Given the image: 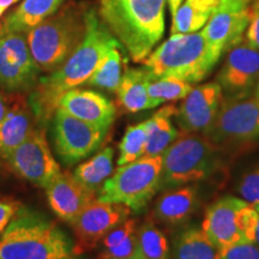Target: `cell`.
Segmentation results:
<instances>
[{
    "mask_svg": "<svg viewBox=\"0 0 259 259\" xmlns=\"http://www.w3.org/2000/svg\"><path fill=\"white\" fill-rule=\"evenodd\" d=\"M18 2H21V0H0V9L6 11V9H9L10 6H12Z\"/></svg>",
    "mask_w": 259,
    "mask_h": 259,
    "instance_id": "f35d334b",
    "label": "cell"
},
{
    "mask_svg": "<svg viewBox=\"0 0 259 259\" xmlns=\"http://www.w3.org/2000/svg\"><path fill=\"white\" fill-rule=\"evenodd\" d=\"M139 248L145 259H170L166 235L153 222H147L137 231Z\"/></svg>",
    "mask_w": 259,
    "mask_h": 259,
    "instance_id": "f1b7e54d",
    "label": "cell"
},
{
    "mask_svg": "<svg viewBox=\"0 0 259 259\" xmlns=\"http://www.w3.org/2000/svg\"><path fill=\"white\" fill-rule=\"evenodd\" d=\"M160 190L206 179L216 167V150L209 138L196 134L178 137L161 155Z\"/></svg>",
    "mask_w": 259,
    "mask_h": 259,
    "instance_id": "8992f818",
    "label": "cell"
},
{
    "mask_svg": "<svg viewBox=\"0 0 259 259\" xmlns=\"http://www.w3.org/2000/svg\"><path fill=\"white\" fill-rule=\"evenodd\" d=\"M254 208H255V210H257V211L259 212V204H258V205H254Z\"/></svg>",
    "mask_w": 259,
    "mask_h": 259,
    "instance_id": "f6af8a7d",
    "label": "cell"
},
{
    "mask_svg": "<svg viewBox=\"0 0 259 259\" xmlns=\"http://www.w3.org/2000/svg\"><path fill=\"white\" fill-rule=\"evenodd\" d=\"M241 198L251 205L259 204V169L251 171L242 178L238 187Z\"/></svg>",
    "mask_w": 259,
    "mask_h": 259,
    "instance_id": "836d02e7",
    "label": "cell"
},
{
    "mask_svg": "<svg viewBox=\"0 0 259 259\" xmlns=\"http://www.w3.org/2000/svg\"><path fill=\"white\" fill-rule=\"evenodd\" d=\"M137 232V222L136 220L127 219L120 225H118L102 239L103 248H111L118 246L122 241L126 240L128 236Z\"/></svg>",
    "mask_w": 259,
    "mask_h": 259,
    "instance_id": "d6a6232c",
    "label": "cell"
},
{
    "mask_svg": "<svg viewBox=\"0 0 259 259\" xmlns=\"http://www.w3.org/2000/svg\"><path fill=\"white\" fill-rule=\"evenodd\" d=\"M65 2L66 0H23L3 19L5 32L29 31L57 12Z\"/></svg>",
    "mask_w": 259,
    "mask_h": 259,
    "instance_id": "44dd1931",
    "label": "cell"
},
{
    "mask_svg": "<svg viewBox=\"0 0 259 259\" xmlns=\"http://www.w3.org/2000/svg\"><path fill=\"white\" fill-rule=\"evenodd\" d=\"M79 253L59 227L25 209L0 235V259H78Z\"/></svg>",
    "mask_w": 259,
    "mask_h": 259,
    "instance_id": "3957f363",
    "label": "cell"
},
{
    "mask_svg": "<svg viewBox=\"0 0 259 259\" xmlns=\"http://www.w3.org/2000/svg\"><path fill=\"white\" fill-rule=\"evenodd\" d=\"M4 12H5V10L0 9V18H2V16H3V15H4Z\"/></svg>",
    "mask_w": 259,
    "mask_h": 259,
    "instance_id": "ee69618b",
    "label": "cell"
},
{
    "mask_svg": "<svg viewBox=\"0 0 259 259\" xmlns=\"http://www.w3.org/2000/svg\"><path fill=\"white\" fill-rule=\"evenodd\" d=\"M248 2H250V3H252V2H253V0H248Z\"/></svg>",
    "mask_w": 259,
    "mask_h": 259,
    "instance_id": "bcb514c9",
    "label": "cell"
},
{
    "mask_svg": "<svg viewBox=\"0 0 259 259\" xmlns=\"http://www.w3.org/2000/svg\"><path fill=\"white\" fill-rule=\"evenodd\" d=\"M52 210L65 222H72L90 203L97 199L96 192L87 189L73 174L60 171L46 187Z\"/></svg>",
    "mask_w": 259,
    "mask_h": 259,
    "instance_id": "e0dca14e",
    "label": "cell"
},
{
    "mask_svg": "<svg viewBox=\"0 0 259 259\" xmlns=\"http://www.w3.org/2000/svg\"><path fill=\"white\" fill-rule=\"evenodd\" d=\"M248 0H219V5L202 29L208 50L219 63L223 53L244 40L250 23Z\"/></svg>",
    "mask_w": 259,
    "mask_h": 259,
    "instance_id": "30bf717a",
    "label": "cell"
},
{
    "mask_svg": "<svg viewBox=\"0 0 259 259\" xmlns=\"http://www.w3.org/2000/svg\"><path fill=\"white\" fill-rule=\"evenodd\" d=\"M247 202L236 197H223L206 210L202 229L218 250L245 240L239 228V213Z\"/></svg>",
    "mask_w": 259,
    "mask_h": 259,
    "instance_id": "2e32d148",
    "label": "cell"
},
{
    "mask_svg": "<svg viewBox=\"0 0 259 259\" xmlns=\"http://www.w3.org/2000/svg\"><path fill=\"white\" fill-rule=\"evenodd\" d=\"M219 250L202 228L186 229L177 236L171 259H216Z\"/></svg>",
    "mask_w": 259,
    "mask_h": 259,
    "instance_id": "d4e9b609",
    "label": "cell"
},
{
    "mask_svg": "<svg viewBox=\"0 0 259 259\" xmlns=\"http://www.w3.org/2000/svg\"><path fill=\"white\" fill-rule=\"evenodd\" d=\"M87 32L71 57L54 72L41 77L29 97L36 120L47 122L56 114L61 96L88 82L94 71L113 47L121 46L106 27L99 12L87 10Z\"/></svg>",
    "mask_w": 259,
    "mask_h": 259,
    "instance_id": "6da1fadb",
    "label": "cell"
},
{
    "mask_svg": "<svg viewBox=\"0 0 259 259\" xmlns=\"http://www.w3.org/2000/svg\"><path fill=\"white\" fill-rule=\"evenodd\" d=\"M252 242L255 244L259 247V219L257 221V225H255L254 228V233H253V238H252Z\"/></svg>",
    "mask_w": 259,
    "mask_h": 259,
    "instance_id": "ab89813d",
    "label": "cell"
},
{
    "mask_svg": "<svg viewBox=\"0 0 259 259\" xmlns=\"http://www.w3.org/2000/svg\"><path fill=\"white\" fill-rule=\"evenodd\" d=\"M216 259H259V247L253 242L241 240L220 250Z\"/></svg>",
    "mask_w": 259,
    "mask_h": 259,
    "instance_id": "4dcf8cb0",
    "label": "cell"
},
{
    "mask_svg": "<svg viewBox=\"0 0 259 259\" xmlns=\"http://www.w3.org/2000/svg\"><path fill=\"white\" fill-rule=\"evenodd\" d=\"M122 46L113 47L106 57L100 61L88 82L85 84L95 88L115 93L122 77L125 58L122 56Z\"/></svg>",
    "mask_w": 259,
    "mask_h": 259,
    "instance_id": "4316f807",
    "label": "cell"
},
{
    "mask_svg": "<svg viewBox=\"0 0 259 259\" xmlns=\"http://www.w3.org/2000/svg\"><path fill=\"white\" fill-rule=\"evenodd\" d=\"M131 209L119 203L101 202L95 199L71 222L77 240L78 250L82 252L93 248L112 231L128 219Z\"/></svg>",
    "mask_w": 259,
    "mask_h": 259,
    "instance_id": "4fadbf2b",
    "label": "cell"
},
{
    "mask_svg": "<svg viewBox=\"0 0 259 259\" xmlns=\"http://www.w3.org/2000/svg\"><path fill=\"white\" fill-rule=\"evenodd\" d=\"M259 80V50L242 40L228 51L218 83L228 95L250 93Z\"/></svg>",
    "mask_w": 259,
    "mask_h": 259,
    "instance_id": "9a60e30c",
    "label": "cell"
},
{
    "mask_svg": "<svg viewBox=\"0 0 259 259\" xmlns=\"http://www.w3.org/2000/svg\"><path fill=\"white\" fill-rule=\"evenodd\" d=\"M198 205L196 186H180L168 190L155 204V216L164 225L177 227L184 225Z\"/></svg>",
    "mask_w": 259,
    "mask_h": 259,
    "instance_id": "ffe728a7",
    "label": "cell"
},
{
    "mask_svg": "<svg viewBox=\"0 0 259 259\" xmlns=\"http://www.w3.org/2000/svg\"><path fill=\"white\" fill-rule=\"evenodd\" d=\"M5 34V29H4V23H3V21H0V36H3V35Z\"/></svg>",
    "mask_w": 259,
    "mask_h": 259,
    "instance_id": "b9f144b4",
    "label": "cell"
},
{
    "mask_svg": "<svg viewBox=\"0 0 259 259\" xmlns=\"http://www.w3.org/2000/svg\"><path fill=\"white\" fill-rule=\"evenodd\" d=\"M166 2H167L168 8H169L170 16L173 17V16L176 15V12L178 11V9L180 8V5L183 4L184 0H166Z\"/></svg>",
    "mask_w": 259,
    "mask_h": 259,
    "instance_id": "74e56055",
    "label": "cell"
},
{
    "mask_svg": "<svg viewBox=\"0 0 259 259\" xmlns=\"http://www.w3.org/2000/svg\"><path fill=\"white\" fill-rule=\"evenodd\" d=\"M147 147V127L145 122L128 126L119 144L118 166L131 163L144 156Z\"/></svg>",
    "mask_w": 259,
    "mask_h": 259,
    "instance_id": "f546056e",
    "label": "cell"
},
{
    "mask_svg": "<svg viewBox=\"0 0 259 259\" xmlns=\"http://www.w3.org/2000/svg\"><path fill=\"white\" fill-rule=\"evenodd\" d=\"M35 116L29 100L22 93H11L5 118L0 122V156H8L35 130Z\"/></svg>",
    "mask_w": 259,
    "mask_h": 259,
    "instance_id": "d6986e66",
    "label": "cell"
},
{
    "mask_svg": "<svg viewBox=\"0 0 259 259\" xmlns=\"http://www.w3.org/2000/svg\"><path fill=\"white\" fill-rule=\"evenodd\" d=\"M151 74L145 67L127 69L122 74L120 83L116 89L118 101L130 113H137L144 109L154 108L148 94V85Z\"/></svg>",
    "mask_w": 259,
    "mask_h": 259,
    "instance_id": "7402d4cb",
    "label": "cell"
},
{
    "mask_svg": "<svg viewBox=\"0 0 259 259\" xmlns=\"http://www.w3.org/2000/svg\"><path fill=\"white\" fill-rule=\"evenodd\" d=\"M244 40L259 50V0L250 4V23L245 31Z\"/></svg>",
    "mask_w": 259,
    "mask_h": 259,
    "instance_id": "e575fe53",
    "label": "cell"
},
{
    "mask_svg": "<svg viewBox=\"0 0 259 259\" xmlns=\"http://www.w3.org/2000/svg\"><path fill=\"white\" fill-rule=\"evenodd\" d=\"M161 156H143L119 166L100 187L97 199L124 204L131 211H141L160 190Z\"/></svg>",
    "mask_w": 259,
    "mask_h": 259,
    "instance_id": "52a82bcc",
    "label": "cell"
},
{
    "mask_svg": "<svg viewBox=\"0 0 259 259\" xmlns=\"http://www.w3.org/2000/svg\"><path fill=\"white\" fill-rule=\"evenodd\" d=\"M222 88L218 82L197 85L177 109V121L184 134L209 131L222 103Z\"/></svg>",
    "mask_w": 259,
    "mask_h": 259,
    "instance_id": "5bb4252c",
    "label": "cell"
},
{
    "mask_svg": "<svg viewBox=\"0 0 259 259\" xmlns=\"http://www.w3.org/2000/svg\"><path fill=\"white\" fill-rule=\"evenodd\" d=\"M21 210V204L15 199L0 200V235L5 232L12 219Z\"/></svg>",
    "mask_w": 259,
    "mask_h": 259,
    "instance_id": "d590c367",
    "label": "cell"
},
{
    "mask_svg": "<svg viewBox=\"0 0 259 259\" xmlns=\"http://www.w3.org/2000/svg\"><path fill=\"white\" fill-rule=\"evenodd\" d=\"M177 113L174 106L162 107L150 119L145 120L147 147L144 156H161L163 151L179 137V132L171 122V116Z\"/></svg>",
    "mask_w": 259,
    "mask_h": 259,
    "instance_id": "603a6c76",
    "label": "cell"
},
{
    "mask_svg": "<svg viewBox=\"0 0 259 259\" xmlns=\"http://www.w3.org/2000/svg\"><path fill=\"white\" fill-rule=\"evenodd\" d=\"M192 88V84L174 77H151L148 94L154 108H156L162 103L185 99Z\"/></svg>",
    "mask_w": 259,
    "mask_h": 259,
    "instance_id": "83f0119b",
    "label": "cell"
},
{
    "mask_svg": "<svg viewBox=\"0 0 259 259\" xmlns=\"http://www.w3.org/2000/svg\"><path fill=\"white\" fill-rule=\"evenodd\" d=\"M58 109L89 124L109 130L115 119V106L101 93L72 89L61 96Z\"/></svg>",
    "mask_w": 259,
    "mask_h": 259,
    "instance_id": "ac0fdd59",
    "label": "cell"
},
{
    "mask_svg": "<svg viewBox=\"0 0 259 259\" xmlns=\"http://www.w3.org/2000/svg\"><path fill=\"white\" fill-rule=\"evenodd\" d=\"M53 118V137L57 153L66 164L76 163L95 153L108 131L79 120L61 109H57Z\"/></svg>",
    "mask_w": 259,
    "mask_h": 259,
    "instance_id": "8fae6325",
    "label": "cell"
},
{
    "mask_svg": "<svg viewBox=\"0 0 259 259\" xmlns=\"http://www.w3.org/2000/svg\"><path fill=\"white\" fill-rule=\"evenodd\" d=\"M219 0H184L176 15L171 17V34H190L205 27Z\"/></svg>",
    "mask_w": 259,
    "mask_h": 259,
    "instance_id": "cb8c5ba5",
    "label": "cell"
},
{
    "mask_svg": "<svg viewBox=\"0 0 259 259\" xmlns=\"http://www.w3.org/2000/svg\"><path fill=\"white\" fill-rule=\"evenodd\" d=\"M113 157L114 150L107 147L88 161L80 163L72 174L87 189L96 192L113 174Z\"/></svg>",
    "mask_w": 259,
    "mask_h": 259,
    "instance_id": "484cf974",
    "label": "cell"
},
{
    "mask_svg": "<svg viewBox=\"0 0 259 259\" xmlns=\"http://www.w3.org/2000/svg\"><path fill=\"white\" fill-rule=\"evenodd\" d=\"M6 161L17 176L44 189L61 171L42 128H35Z\"/></svg>",
    "mask_w": 259,
    "mask_h": 259,
    "instance_id": "7c38bea8",
    "label": "cell"
},
{
    "mask_svg": "<svg viewBox=\"0 0 259 259\" xmlns=\"http://www.w3.org/2000/svg\"><path fill=\"white\" fill-rule=\"evenodd\" d=\"M151 77H174L190 84L202 82L218 61L208 50L203 31L171 34L143 61Z\"/></svg>",
    "mask_w": 259,
    "mask_h": 259,
    "instance_id": "5b68a950",
    "label": "cell"
},
{
    "mask_svg": "<svg viewBox=\"0 0 259 259\" xmlns=\"http://www.w3.org/2000/svg\"><path fill=\"white\" fill-rule=\"evenodd\" d=\"M126 259H145V258L143 257V254H142L141 250H139V252H137V253H136L135 255H132V257L126 258Z\"/></svg>",
    "mask_w": 259,
    "mask_h": 259,
    "instance_id": "60d3db41",
    "label": "cell"
},
{
    "mask_svg": "<svg viewBox=\"0 0 259 259\" xmlns=\"http://www.w3.org/2000/svg\"><path fill=\"white\" fill-rule=\"evenodd\" d=\"M8 108H9V99L0 93V122H2L3 119L5 118Z\"/></svg>",
    "mask_w": 259,
    "mask_h": 259,
    "instance_id": "8d00e7d4",
    "label": "cell"
},
{
    "mask_svg": "<svg viewBox=\"0 0 259 259\" xmlns=\"http://www.w3.org/2000/svg\"><path fill=\"white\" fill-rule=\"evenodd\" d=\"M85 14L82 5L67 3L27 31L31 56L41 72H54L77 50L87 32Z\"/></svg>",
    "mask_w": 259,
    "mask_h": 259,
    "instance_id": "277c9868",
    "label": "cell"
},
{
    "mask_svg": "<svg viewBox=\"0 0 259 259\" xmlns=\"http://www.w3.org/2000/svg\"><path fill=\"white\" fill-rule=\"evenodd\" d=\"M139 242L137 232L128 236L121 244L111 248H103L99 255V259H126L139 252Z\"/></svg>",
    "mask_w": 259,
    "mask_h": 259,
    "instance_id": "1f68e13d",
    "label": "cell"
},
{
    "mask_svg": "<svg viewBox=\"0 0 259 259\" xmlns=\"http://www.w3.org/2000/svg\"><path fill=\"white\" fill-rule=\"evenodd\" d=\"M166 0H100L99 15L135 63H143L164 34Z\"/></svg>",
    "mask_w": 259,
    "mask_h": 259,
    "instance_id": "7a4b0ae2",
    "label": "cell"
},
{
    "mask_svg": "<svg viewBox=\"0 0 259 259\" xmlns=\"http://www.w3.org/2000/svg\"><path fill=\"white\" fill-rule=\"evenodd\" d=\"M255 95H257L258 97H259V80H258V83H257V88H255Z\"/></svg>",
    "mask_w": 259,
    "mask_h": 259,
    "instance_id": "7bdbcfd3",
    "label": "cell"
},
{
    "mask_svg": "<svg viewBox=\"0 0 259 259\" xmlns=\"http://www.w3.org/2000/svg\"><path fill=\"white\" fill-rule=\"evenodd\" d=\"M40 69L29 48L27 32H5L0 36V87L10 93L32 90Z\"/></svg>",
    "mask_w": 259,
    "mask_h": 259,
    "instance_id": "9c48e42d",
    "label": "cell"
},
{
    "mask_svg": "<svg viewBox=\"0 0 259 259\" xmlns=\"http://www.w3.org/2000/svg\"><path fill=\"white\" fill-rule=\"evenodd\" d=\"M206 136L212 143H235L259 138V97L255 93L227 97Z\"/></svg>",
    "mask_w": 259,
    "mask_h": 259,
    "instance_id": "ba28073f",
    "label": "cell"
}]
</instances>
